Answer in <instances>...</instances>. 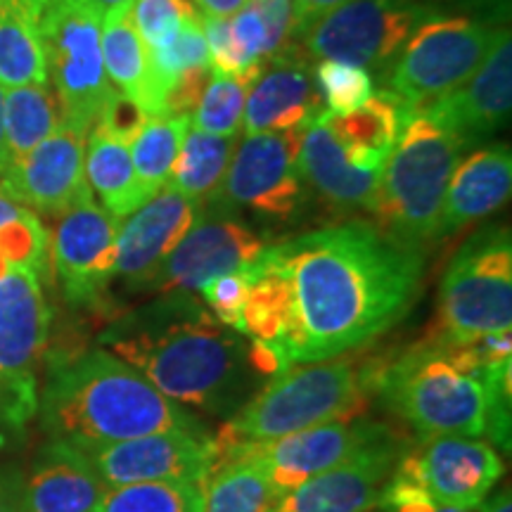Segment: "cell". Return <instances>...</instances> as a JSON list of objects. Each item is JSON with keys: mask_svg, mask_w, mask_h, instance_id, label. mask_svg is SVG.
<instances>
[{"mask_svg": "<svg viewBox=\"0 0 512 512\" xmlns=\"http://www.w3.org/2000/svg\"><path fill=\"white\" fill-rule=\"evenodd\" d=\"M247 271L242 335L280 375L342 358L394 328L420 290L422 252L349 221L266 247Z\"/></svg>", "mask_w": 512, "mask_h": 512, "instance_id": "obj_1", "label": "cell"}, {"mask_svg": "<svg viewBox=\"0 0 512 512\" xmlns=\"http://www.w3.org/2000/svg\"><path fill=\"white\" fill-rule=\"evenodd\" d=\"M242 337L221 325L190 292H169L112 323L102 342L166 399L233 415L264 377Z\"/></svg>", "mask_w": 512, "mask_h": 512, "instance_id": "obj_2", "label": "cell"}, {"mask_svg": "<svg viewBox=\"0 0 512 512\" xmlns=\"http://www.w3.org/2000/svg\"><path fill=\"white\" fill-rule=\"evenodd\" d=\"M38 406L50 439L74 446L202 430L136 368L105 349L55 358Z\"/></svg>", "mask_w": 512, "mask_h": 512, "instance_id": "obj_3", "label": "cell"}, {"mask_svg": "<svg viewBox=\"0 0 512 512\" xmlns=\"http://www.w3.org/2000/svg\"><path fill=\"white\" fill-rule=\"evenodd\" d=\"M368 380L420 437H489L510 451V370L484 382L425 339L380 370L368 366Z\"/></svg>", "mask_w": 512, "mask_h": 512, "instance_id": "obj_4", "label": "cell"}, {"mask_svg": "<svg viewBox=\"0 0 512 512\" xmlns=\"http://www.w3.org/2000/svg\"><path fill=\"white\" fill-rule=\"evenodd\" d=\"M465 147L425 110H413L382 166L375 219L387 238L422 249L439 240L441 214L453 171Z\"/></svg>", "mask_w": 512, "mask_h": 512, "instance_id": "obj_5", "label": "cell"}, {"mask_svg": "<svg viewBox=\"0 0 512 512\" xmlns=\"http://www.w3.org/2000/svg\"><path fill=\"white\" fill-rule=\"evenodd\" d=\"M368 366L351 358L302 363L275 375L216 434L214 446L268 441L323 422L358 418L368 408Z\"/></svg>", "mask_w": 512, "mask_h": 512, "instance_id": "obj_6", "label": "cell"}, {"mask_svg": "<svg viewBox=\"0 0 512 512\" xmlns=\"http://www.w3.org/2000/svg\"><path fill=\"white\" fill-rule=\"evenodd\" d=\"M102 17L105 12L93 0H48L36 8L48 83L60 102L62 124L86 133L114 91L102 64Z\"/></svg>", "mask_w": 512, "mask_h": 512, "instance_id": "obj_7", "label": "cell"}, {"mask_svg": "<svg viewBox=\"0 0 512 512\" xmlns=\"http://www.w3.org/2000/svg\"><path fill=\"white\" fill-rule=\"evenodd\" d=\"M512 328V240L508 228L472 235L448 264L439 287L441 339H467Z\"/></svg>", "mask_w": 512, "mask_h": 512, "instance_id": "obj_8", "label": "cell"}, {"mask_svg": "<svg viewBox=\"0 0 512 512\" xmlns=\"http://www.w3.org/2000/svg\"><path fill=\"white\" fill-rule=\"evenodd\" d=\"M439 10L427 0H347L299 31V55L354 64L382 79L415 31Z\"/></svg>", "mask_w": 512, "mask_h": 512, "instance_id": "obj_9", "label": "cell"}, {"mask_svg": "<svg viewBox=\"0 0 512 512\" xmlns=\"http://www.w3.org/2000/svg\"><path fill=\"white\" fill-rule=\"evenodd\" d=\"M503 29L470 17H434L425 22L396 57L389 91L413 110L453 93L489 57Z\"/></svg>", "mask_w": 512, "mask_h": 512, "instance_id": "obj_10", "label": "cell"}, {"mask_svg": "<svg viewBox=\"0 0 512 512\" xmlns=\"http://www.w3.org/2000/svg\"><path fill=\"white\" fill-rule=\"evenodd\" d=\"M387 430V425L361 420V415H358V418L323 422V425L287 434L280 439L240 441V444L228 446H214V441H211V448H214L211 470L233 463V460H252V463L264 467L275 489L287 496L297 486L309 482L311 477L344 463L363 446H368L370 441L382 437Z\"/></svg>", "mask_w": 512, "mask_h": 512, "instance_id": "obj_11", "label": "cell"}, {"mask_svg": "<svg viewBox=\"0 0 512 512\" xmlns=\"http://www.w3.org/2000/svg\"><path fill=\"white\" fill-rule=\"evenodd\" d=\"M304 128L285 133L247 136L233 152L226 176L209 207L230 211L252 209L268 219L287 221L304 204V178L299 174V145Z\"/></svg>", "mask_w": 512, "mask_h": 512, "instance_id": "obj_12", "label": "cell"}, {"mask_svg": "<svg viewBox=\"0 0 512 512\" xmlns=\"http://www.w3.org/2000/svg\"><path fill=\"white\" fill-rule=\"evenodd\" d=\"M501 477L503 460L489 441L441 434L403 451L387 491H420L434 503L479 508Z\"/></svg>", "mask_w": 512, "mask_h": 512, "instance_id": "obj_13", "label": "cell"}, {"mask_svg": "<svg viewBox=\"0 0 512 512\" xmlns=\"http://www.w3.org/2000/svg\"><path fill=\"white\" fill-rule=\"evenodd\" d=\"M91 460L110 489L138 482H207L211 470V437L200 432L171 430L112 444L76 446Z\"/></svg>", "mask_w": 512, "mask_h": 512, "instance_id": "obj_14", "label": "cell"}, {"mask_svg": "<svg viewBox=\"0 0 512 512\" xmlns=\"http://www.w3.org/2000/svg\"><path fill=\"white\" fill-rule=\"evenodd\" d=\"M86 131L60 124L29 155L10 162L0 192L29 211L62 216L93 192L86 181Z\"/></svg>", "mask_w": 512, "mask_h": 512, "instance_id": "obj_15", "label": "cell"}, {"mask_svg": "<svg viewBox=\"0 0 512 512\" xmlns=\"http://www.w3.org/2000/svg\"><path fill=\"white\" fill-rule=\"evenodd\" d=\"M119 221L91 197L64 211L50 240L62 294L72 306H93L105 294L117 264Z\"/></svg>", "mask_w": 512, "mask_h": 512, "instance_id": "obj_16", "label": "cell"}, {"mask_svg": "<svg viewBox=\"0 0 512 512\" xmlns=\"http://www.w3.org/2000/svg\"><path fill=\"white\" fill-rule=\"evenodd\" d=\"M261 235L230 211L204 204L200 219L166 259L150 290L195 292L223 273L240 271L264 252Z\"/></svg>", "mask_w": 512, "mask_h": 512, "instance_id": "obj_17", "label": "cell"}, {"mask_svg": "<svg viewBox=\"0 0 512 512\" xmlns=\"http://www.w3.org/2000/svg\"><path fill=\"white\" fill-rule=\"evenodd\" d=\"M50 332V306L41 278L29 268L0 275V384L36 408V368Z\"/></svg>", "mask_w": 512, "mask_h": 512, "instance_id": "obj_18", "label": "cell"}, {"mask_svg": "<svg viewBox=\"0 0 512 512\" xmlns=\"http://www.w3.org/2000/svg\"><path fill=\"white\" fill-rule=\"evenodd\" d=\"M403 456L392 432L280 498L273 512H370L382 503L384 489Z\"/></svg>", "mask_w": 512, "mask_h": 512, "instance_id": "obj_19", "label": "cell"}, {"mask_svg": "<svg viewBox=\"0 0 512 512\" xmlns=\"http://www.w3.org/2000/svg\"><path fill=\"white\" fill-rule=\"evenodd\" d=\"M202 209V204L190 202L181 192L159 190L119 223L114 275H121L133 290H150L166 259L200 219Z\"/></svg>", "mask_w": 512, "mask_h": 512, "instance_id": "obj_20", "label": "cell"}, {"mask_svg": "<svg viewBox=\"0 0 512 512\" xmlns=\"http://www.w3.org/2000/svg\"><path fill=\"white\" fill-rule=\"evenodd\" d=\"M512 105V41L501 31L475 74L456 91L420 107L448 128L465 150L479 147L508 124Z\"/></svg>", "mask_w": 512, "mask_h": 512, "instance_id": "obj_21", "label": "cell"}, {"mask_svg": "<svg viewBox=\"0 0 512 512\" xmlns=\"http://www.w3.org/2000/svg\"><path fill=\"white\" fill-rule=\"evenodd\" d=\"M323 112V98L309 60L292 50L264 62L249 86L242 124L247 136L285 133L306 128Z\"/></svg>", "mask_w": 512, "mask_h": 512, "instance_id": "obj_22", "label": "cell"}, {"mask_svg": "<svg viewBox=\"0 0 512 512\" xmlns=\"http://www.w3.org/2000/svg\"><path fill=\"white\" fill-rule=\"evenodd\" d=\"M110 486L74 444L50 439L36 453L24 484L27 512H95Z\"/></svg>", "mask_w": 512, "mask_h": 512, "instance_id": "obj_23", "label": "cell"}, {"mask_svg": "<svg viewBox=\"0 0 512 512\" xmlns=\"http://www.w3.org/2000/svg\"><path fill=\"white\" fill-rule=\"evenodd\" d=\"M323 114L304 128L299 145V174L330 207L373 214L382 171L361 169L351 162L330 133Z\"/></svg>", "mask_w": 512, "mask_h": 512, "instance_id": "obj_24", "label": "cell"}, {"mask_svg": "<svg viewBox=\"0 0 512 512\" xmlns=\"http://www.w3.org/2000/svg\"><path fill=\"white\" fill-rule=\"evenodd\" d=\"M512 190V155L505 145L472 152L448 183L439 238L460 233L508 202Z\"/></svg>", "mask_w": 512, "mask_h": 512, "instance_id": "obj_25", "label": "cell"}, {"mask_svg": "<svg viewBox=\"0 0 512 512\" xmlns=\"http://www.w3.org/2000/svg\"><path fill=\"white\" fill-rule=\"evenodd\" d=\"M413 107L392 91L373 93L349 114H323L325 124L351 162L361 169H380L399 143Z\"/></svg>", "mask_w": 512, "mask_h": 512, "instance_id": "obj_26", "label": "cell"}, {"mask_svg": "<svg viewBox=\"0 0 512 512\" xmlns=\"http://www.w3.org/2000/svg\"><path fill=\"white\" fill-rule=\"evenodd\" d=\"M86 150L88 188L100 197L102 209L119 223L147 202L133 171L131 150L124 140L93 126Z\"/></svg>", "mask_w": 512, "mask_h": 512, "instance_id": "obj_27", "label": "cell"}, {"mask_svg": "<svg viewBox=\"0 0 512 512\" xmlns=\"http://www.w3.org/2000/svg\"><path fill=\"white\" fill-rule=\"evenodd\" d=\"M48 69L31 0H0V88L46 86Z\"/></svg>", "mask_w": 512, "mask_h": 512, "instance_id": "obj_28", "label": "cell"}, {"mask_svg": "<svg viewBox=\"0 0 512 512\" xmlns=\"http://www.w3.org/2000/svg\"><path fill=\"white\" fill-rule=\"evenodd\" d=\"M131 5H119V8L107 10L102 17V64L112 86H117V91L136 100L145 110L147 88H150V60H147L145 41L133 27Z\"/></svg>", "mask_w": 512, "mask_h": 512, "instance_id": "obj_29", "label": "cell"}, {"mask_svg": "<svg viewBox=\"0 0 512 512\" xmlns=\"http://www.w3.org/2000/svg\"><path fill=\"white\" fill-rule=\"evenodd\" d=\"M235 140L238 138L209 136V133L188 128L166 188L181 192L190 202L204 207L226 176Z\"/></svg>", "mask_w": 512, "mask_h": 512, "instance_id": "obj_30", "label": "cell"}, {"mask_svg": "<svg viewBox=\"0 0 512 512\" xmlns=\"http://www.w3.org/2000/svg\"><path fill=\"white\" fill-rule=\"evenodd\" d=\"M188 128L190 117L152 114L128 145L133 171H136L138 185L147 202L169 183Z\"/></svg>", "mask_w": 512, "mask_h": 512, "instance_id": "obj_31", "label": "cell"}, {"mask_svg": "<svg viewBox=\"0 0 512 512\" xmlns=\"http://www.w3.org/2000/svg\"><path fill=\"white\" fill-rule=\"evenodd\" d=\"M280 494L252 460H233L209 472L202 512H273Z\"/></svg>", "mask_w": 512, "mask_h": 512, "instance_id": "obj_32", "label": "cell"}, {"mask_svg": "<svg viewBox=\"0 0 512 512\" xmlns=\"http://www.w3.org/2000/svg\"><path fill=\"white\" fill-rule=\"evenodd\" d=\"M3 121L10 162H15L29 155L48 136H53L55 128L62 124L60 102L48 83L10 88L3 102Z\"/></svg>", "mask_w": 512, "mask_h": 512, "instance_id": "obj_33", "label": "cell"}, {"mask_svg": "<svg viewBox=\"0 0 512 512\" xmlns=\"http://www.w3.org/2000/svg\"><path fill=\"white\" fill-rule=\"evenodd\" d=\"M204 482H138L114 486L95 512H202Z\"/></svg>", "mask_w": 512, "mask_h": 512, "instance_id": "obj_34", "label": "cell"}, {"mask_svg": "<svg viewBox=\"0 0 512 512\" xmlns=\"http://www.w3.org/2000/svg\"><path fill=\"white\" fill-rule=\"evenodd\" d=\"M252 79L211 74L202 98L192 110V128L209 136L238 138Z\"/></svg>", "mask_w": 512, "mask_h": 512, "instance_id": "obj_35", "label": "cell"}, {"mask_svg": "<svg viewBox=\"0 0 512 512\" xmlns=\"http://www.w3.org/2000/svg\"><path fill=\"white\" fill-rule=\"evenodd\" d=\"M320 98L328 114H349L373 95V76L354 64L323 60L316 69Z\"/></svg>", "mask_w": 512, "mask_h": 512, "instance_id": "obj_36", "label": "cell"}, {"mask_svg": "<svg viewBox=\"0 0 512 512\" xmlns=\"http://www.w3.org/2000/svg\"><path fill=\"white\" fill-rule=\"evenodd\" d=\"M192 0H133L131 19L147 50L164 46L188 19H197Z\"/></svg>", "mask_w": 512, "mask_h": 512, "instance_id": "obj_37", "label": "cell"}, {"mask_svg": "<svg viewBox=\"0 0 512 512\" xmlns=\"http://www.w3.org/2000/svg\"><path fill=\"white\" fill-rule=\"evenodd\" d=\"M204 304L211 316L219 320L226 328L240 332L242 335V313H245V302L249 292V271L247 266L240 271L223 273L219 278L209 280L200 287Z\"/></svg>", "mask_w": 512, "mask_h": 512, "instance_id": "obj_38", "label": "cell"}, {"mask_svg": "<svg viewBox=\"0 0 512 512\" xmlns=\"http://www.w3.org/2000/svg\"><path fill=\"white\" fill-rule=\"evenodd\" d=\"M204 38H207L209 50V69L221 76H242V79H256L254 74H247L245 64H242L238 43L233 38V29H230V19H211L200 17Z\"/></svg>", "mask_w": 512, "mask_h": 512, "instance_id": "obj_39", "label": "cell"}, {"mask_svg": "<svg viewBox=\"0 0 512 512\" xmlns=\"http://www.w3.org/2000/svg\"><path fill=\"white\" fill-rule=\"evenodd\" d=\"M230 29H233V38L238 43L247 74L259 76L266 62V24L252 0L230 19Z\"/></svg>", "mask_w": 512, "mask_h": 512, "instance_id": "obj_40", "label": "cell"}, {"mask_svg": "<svg viewBox=\"0 0 512 512\" xmlns=\"http://www.w3.org/2000/svg\"><path fill=\"white\" fill-rule=\"evenodd\" d=\"M147 119H150V114H147L136 100L128 98V95L121 91H112L110 98L102 105L95 126H100L102 131H107L110 136L131 145V140L138 136V131L145 126Z\"/></svg>", "mask_w": 512, "mask_h": 512, "instance_id": "obj_41", "label": "cell"}, {"mask_svg": "<svg viewBox=\"0 0 512 512\" xmlns=\"http://www.w3.org/2000/svg\"><path fill=\"white\" fill-rule=\"evenodd\" d=\"M380 510L384 512H477V508H456V505L434 503L420 491H387L384 489Z\"/></svg>", "mask_w": 512, "mask_h": 512, "instance_id": "obj_42", "label": "cell"}, {"mask_svg": "<svg viewBox=\"0 0 512 512\" xmlns=\"http://www.w3.org/2000/svg\"><path fill=\"white\" fill-rule=\"evenodd\" d=\"M24 484L27 475L17 465L0 467V512H27Z\"/></svg>", "mask_w": 512, "mask_h": 512, "instance_id": "obj_43", "label": "cell"}, {"mask_svg": "<svg viewBox=\"0 0 512 512\" xmlns=\"http://www.w3.org/2000/svg\"><path fill=\"white\" fill-rule=\"evenodd\" d=\"M36 408L27 406V403H22L17 399V396H12L8 389L0 384V437H5V434L10 432H17L22 430L24 422H27L31 415H34Z\"/></svg>", "mask_w": 512, "mask_h": 512, "instance_id": "obj_44", "label": "cell"}, {"mask_svg": "<svg viewBox=\"0 0 512 512\" xmlns=\"http://www.w3.org/2000/svg\"><path fill=\"white\" fill-rule=\"evenodd\" d=\"M249 0H192L195 10L200 12V17L211 19H230L245 8Z\"/></svg>", "mask_w": 512, "mask_h": 512, "instance_id": "obj_45", "label": "cell"}, {"mask_svg": "<svg viewBox=\"0 0 512 512\" xmlns=\"http://www.w3.org/2000/svg\"><path fill=\"white\" fill-rule=\"evenodd\" d=\"M292 3L294 8H297V17H299V29H297V36H299V31H302L306 24L313 22V19H318L320 15H325V12L339 8V5L347 3V0H292Z\"/></svg>", "mask_w": 512, "mask_h": 512, "instance_id": "obj_46", "label": "cell"}, {"mask_svg": "<svg viewBox=\"0 0 512 512\" xmlns=\"http://www.w3.org/2000/svg\"><path fill=\"white\" fill-rule=\"evenodd\" d=\"M477 512H512V498L508 486H505L503 491H496L494 496L484 498Z\"/></svg>", "mask_w": 512, "mask_h": 512, "instance_id": "obj_47", "label": "cell"}, {"mask_svg": "<svg viewBox=\"0 0 512 512\" xmlns=\"http://www.w3.org/2000/svg\"><path fill=\"white\" fill-rule=\"evenodd\" d=\"M24 211L27 209H24L22 204L12 202L10 197H5L3 192H0V230H3L5 226H10L12 221H17Z\"/></svg>", "mask_w": 512, "mask_h": 512, "instance_id": "obj_48", "label": "cell"}, {"mask_svg": "<svg viewBox=\"0 0 512 512\" xmlns=\"http://www.w3.org/2000/svg\"><path fill=\"white\" fill-rule=\"evenodd\" d=\"M3 102H5V93H3V88H0V176H3L5 169H8V166H10V152H8V143H5Z\"/></svg>", "mask_w": 512, "mask_h": 512, "instance_id": "obj_49", "label": "cell"}, {"mask_svg": "<svg viewBox=\"0 0 512 512\" xmlns=\"http://www.w3.org/2000/svg\"><path fill=\"white\" fill-rule=\"evenodd\" d=\"M93 3L98 5L102 12H107V10H112V8H119V5H131L133 0H93Z\"/></svg>", "mask_w": 512, "mask_h": 512, "instance_id": "obj_50", "label": "cell"}, {"mask_svg": "<svg viewBox=\"0 0 512 512\" xmlns=\"http://www.w3.org/2000/svg\"><path fill=\"white\" fill-rule=\"evenodd\" d=\"M10 268H12V266L8 264V259H5L3 252H0V275H5V273H8Z\"/></svg>", "mask_w": 512, "mask_h": 512, "instance_id": "obj_51", "label": "cell"}, {"mask_svg": "<svg viewBox=\"0 0 512 512\" xmlns=\"http://www.w3.org/2000/svg\"><path fill=\"white\" fill-rule=\"evenodd\" d=\"M31 3H34V8H38V5H43V3H48V0H31Z\"/></svg>", "mask_w": 512, "mask_h": 512, "instance_id": "obj_52", "label": "cell"}, {"mask_svg": "<svg viewBox=\"0 0 512 512\" xmlns=\"http://www.w3.org/2000/svg\"><path fill=\"white\" fill-rule=\"evenodd\" d=\"M482 3H489V0H482ZM498 3H501V0H498Z\"/></svg>", "mask_w": 512, "mask_h": 512, "instance_id": "obj_53", "label": "cell"}, {"mask_svg": "<svg viewBox=\"0 0 512 512\" xmlns=\"http://www.w3.org/2000/svg\"><path fill=\"white\" fill-rule=\"evenodd\" d=\"M380 512H384V510H380Z\"/></svg>", "mask_w": 512, "mask_h": 512, "instance_id": "obj_54", "label": "cell"}]
</instances>
